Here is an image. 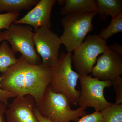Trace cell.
Here are the masks:
<instances>
[{
  "instance_id": "7402d4cb",
  "label": "cell",
  "mask_w": 122,
  "mask_h": 122,
  "mask_svg": "<svg viewBox=\"0 0 122 122\" xmlns=\"http://www.w3.org/2000/svg\"><path fill=\"white\" fill-rule=\"evenodd\" d=\"M109 48L113 52L116 54L122 56V46L120 44L114 43L110 46Z\"/></svg>"
},
{
  "instance_id": "484cf974",
  "label": "cell",
  "mask_w": 122,
  "mask_h": 122,
  "mask_svg": "<svg viewBox=\"0 0 122 122\" xmlns=\"http://www.w3.org/2000/svg\"><path fill=\"white\" fill-rule=\"evenodd\" d=\"M65 1V0H60L57 1V2H58L59 5H64Z\"/></svg>"
},
{
  "instance_id": "30bf717a",
  "label": "cell",
  "mask_w": 122,
  "mask_h": 122,
  "mask_svg": "<svg viewBox=\"0 0 122 122\" xmlns=\"http://www.w3.org/2000/svg\"><path fill=\"white\" fill-rule=\"evenodd\" d=\"M8 107L5 113L7 122H39L34 114L36 102L30 95L16 96Z\"/></svg>"
},
{
  "instance_id": "6da1fadb",
  "label": "cell",
  "mask_w": 122,
  "mask_h": 122,
  "mask_svg": "<svg viewBox=\"0 0 122 122\" xmlns=\"http://www.w3.org/2000/svg\"><path fill=\"white\" fill-rule=\"evenodd\" d=\"M17 63L2 73L1 87L16 96L30 95L37 106L50 84L52 68L43 65H33L19 58Z\"/></svg>"
},
{
  "instance_id": "2e32d148",
  "label": "cell",
  "mask_w": 122,
  "mask_h": 122,
  "mask_svg": "<svg viewBox=\"0 0 122 122\" xmlns=\"http://www.w3.org/2000/svg\"><path fill=\"white\" fill-rule=\"evenodd\" d=\"M100 112L105 122H122V104L112 103Z\"/></svg>"
},
{
  "instance_id": "52a82bcc",
  "label": "cell",
  "mask_w": 122,
  "mask_h": 122,
  "mask_svg": "<svg viewBox=\"0 0 122 122\" xmlns=\"http://www.w3.org/2000/svg\"><path fill=\"white\" fill-rule=\"evenodd\" d=\"M107 46L106 41L98 35H89L86 37L73 54V62L79 74L92 73L98 56L105 52Z\"/></svg>"
},
{
  "instance_id": "9c48e42d",
  "label": "cell",
  "mask_w": 122,
  "mask_h": 122,
  "mask_svg": "<svg viewBox=\"0 0 122 122\" xmlns=\"http://www.w3.org/2000/svg\"><path fill=\"white\" fill-rule=\"evenodd\" d=\"M92 69L93 76L102 81H113L122 74V57L107 46L106 50L97 58Z\"/></svg>"
},
{
  "instance_id": "4fadbf2b",
  "label": "cell",
  "mask_w": 122,
  "mask_h": 122,
  "mask_svg": "<svg viewBox=\"0 0 122 122\" xmlns=\"http://www.w3.org/2000/svg\"><path fill=\"white\" fill-rule=\"evenodd\" d=\"M97 14L106 20L109 16L112 19L122 13V0H95Z\"/></svg>"
},
{
  "instance_id": "7c38bea8",
  "label": "cell",
  "mask_w": 122,
  "mask_h": 122,
  "mask_svg": "<svg viewBox=\"0 0 122 122\" xmlns=\"http://www.w3.org/2000/svg\"><path fill=\"white\" fill-rule=\"evenodd\" d=\"M64 5L61 9L62 16L96 12L95 0H65Z\"/></svg>"
},
{
  "instance_id": "8fae6325",
  "label": "cell",
  "mask_w": 122,
  "mask_h": 122,
  "mask_svg": "<svg viewBox=\"0 0 122 122\" xmlns=\"http://www.w3.org/2000/svg\"><path fill=\"white\" fill-rule=\"evenodd\" d=\"M57 1L40 0L33 9L14 24L28 25L33 27L35 31L41 27L50 29L51 26V11Z\"/></svg>"
},
{
  "instance_id": "3957f363",
  "label": "cell",
  "mask_w": 122,
  "mask_h": 122,
  "mask_svg": "<svg viewBox=\"0 0 122 122\" xmlns=\"http://www.w3.org/2000/svg\"><path fill=\"white\" fill-rule=\"evenodd\" d=\"M70 104L65 96L54 92L49 86L36 107L42 116L52 122H77L80 117L86 114L85 107L73 110Z\"/></svg>"
},
{
  "instance_id": "603a6c76",
  "label": "cell",
  "mask_w": 122,
  "mask_h": 122,
  "mask_svg": "<svg viewBox=\"0 0 122 122\" xmlns=\"http://www.w3.org/2000/svg\"><path fill=\"white\" fill-rule=\"evenodd\" d=\"M7 109V105L0 102V122H5L4 114Z\"/></svg>"
},
{
  "instance_id": "277c9868",
  "label": "cell",
  "mask_w": 122,
  "mask_h": 122,
  "mask_svg": "<svg viewBox=\"0 0 122 122\" xmlns=\"http://www.w3.org/2000/svg\"><path fill=\"white\" fill-rule=\"evenodd\" d=\"M97 12L69 14L64 16L61 24L63 32L60 37L67 53H72L83 43L88 33L93 29L92 20Z\"/></svg>"
},
{
  "instance_id": "5b68a950",
  "label": "cell",
  "mask_w": 122,
  "mask_h": 122,
  "mask_svg": "<svg viewBox=\"0 0 122 122\" xmlns=\"http://www.w3.org/2000/svg\"><path fill=\"white\" fill-rule=\"evenodd\" d=\"M4 32L5 40L11 44L14 52H19L21 54L20 58L31 65L41 64L40 57L34 47V33L31 26L13 23Z\"/></svg>"
},
{
  "instance_id": "d4e9b609",
  "label": "cell",
  "mask_w": 122,
  "mask_h": 122,
  "mask_svg": "<svg viewBox=\"0 0 122 122\" xmlns=\"http://www.w3.org/2000/svg\"><path fill=\"white\" fill-rule=\"evenodd\" d=\"M6 40V37L4 32H0V42Z\"/></svg>"
},
{
  "instance_id": "8992f818",
  "label": "cell",
  "mask_w": 122,
  "mask_h": 122,
  "mask_svg": "<svg viewBox=\"0 0 122 122\" xmlns=\"http://www.w3.org/2000/svg\"><path fill=\"white\" fill-rule=\"evenodd\" d=\"M81 94L78 104L80 107H92L101 112L112 104L105 98L104 90L112 86V81H102L89 75H79Z\"/></svg>"
},
{
  "instance_id": "e0dca14e",
  "label": "cell",
  "mask_w": 122,
  "mask_h": 122,
  "mask_svg": "<svg viewBox=\"0 0 122 122\" xmlns=\"http://www.w3.org/2000/svg\"><path fill=\"white\" fill-rule=\"evenodd\" d=\"M122 32V13L112 19L111 22L106 28L102 30L98 36L106 41L112 36Z\"/></svg>"
},
{
  "instance_id": "ac0fdd59",
  "label": "cell",
  "mask_w": 122,
  "mask_h": 122,
  "mask_svg": "<svg viewBox=\"0 0 122 122\" xmlns=\"http://www.w3.org/2000/svg\"><path fill=\"white\" fill-rule=\"evenodd\" d=\"M20 15L18 12L0 14V30L8 29L11 24L17 20Z\"/></svg>"
},
{
  "instance_id": "5bb4252c",
  "label": "cell",
  "mask_w": 122,
  "mask_h": 122,
  "mask_svg": "<svg viewBox=\"0 0 122 122\" xmlns=\"http://www.w3.org/2000/svg\"><path fill=\"white\" fill-rule=\"evenodd\" d=\"M39 0H0V14L2 12H18L36 5Z\"/></svg>"
},
{
  "instance_id": "44dd1931",
  "label": "cell",
  "mask_w": 122,
  "mask_h": 122,
  "mask_svg": "<svg viewBox=\"0 0 122 122\" xmlns=\"http://www.w3.org/2000/svg\"><path fill=\"white\" fill-rule=\"evenodd\" d=\"M1 77L0 76V102L4 104L7 105L9 99L16 97L14 95L9 92L2 90L1 87Z\"/></svg>"
},
{
  "instance_id": "7a4b0ae2",
  "label": "cell",
  "mask_w": 122,
  "mask_h": 122,
  "mask_svg": "<svg viewBox=\"0 0 122 122\" xmlns=\"http://www.w3.org/2000/svg\"><path fill=\"white\" fill-rule=\"evenodd\" d=\"M72 53H61L52 68V79L50 87L54 92L64 95L70 103L77 105L80 91L76 89L79 74L72 69Z\"/></svg>"
},
{
  "instance_id": "cb8c5ba5",
  "label": "cell",
  "mask_w": 122,
  "mask_h": 122,
  "mask_svg": "<svg viewBox=\"0 0 122 122\" xmlns=\"http://www.w3.org/2000/svg\"><path fill=\"white\" fill-rule=\"evenodd\" d=\"M34 114L36 117L37 118L39 122H52L50 120L48 119L41 114L38 111L37 107H36L35 111H34Z\"/></svg>"
},
{
  "instance_id": "ba28073f",
  "label": "cell",
  "mask_w": 122,
  "mask_h": 122,
  "mask_svg": "<svg viewBox=\"0 0 122 122\" xmlns=\"http://www.w3.org/2000/svg\"><path fill=\"white\" fill-rule=\"evenodd\" d=\"M33 39L38 53L42 58V63L52 68L60 54V37L50 29L41 27L35 30Z\"/></svg>"
},
{
  "instance_id": "9a60e30c",
  "label": "cell",
  "mask_w": 122,
  "mask_h": 122,
  "mask_svg": "<svg viewBox=\"0 0 122 122\" xmlns=\"http://www.w3.org/2000/svg\"><path fill=\"white\" fill-rule=\"evenodd\" d=\"M18 61L7 42L2 41L0 46V72L4 73Z\"/></svg>"
},
{
  "instance_id": "ffe728a7",
  "label": "cell",
  "mask_w": 122,
  "mask_h": 122,
  "mask_svg": "<svg viewBox=\"0 0 122 122\" xmlns=\"http://www.w3.org/2000/svg\"><path fill=\"white\" fill-rule=\"evenodd\" d=\"M76 122H105L100 112L96 111L89 114L83 116Z\"/></svg>"
},
{
  "instance_id": "d6986e66",
  "label": "cell",
  "mask_w": 122,
  "mask_h": 122,
  "mask_svg": "<svg viewBox=\"0 0 122 122\" xmlns=\"http://www.w3.org/2000/svg\"><path fill=\"white\" fill-rule=\"evenodd\" d=\"M112 85L116 93L115 103L122 104V77L118 76L112 81Z\"/></svg>"
}]
</instances>
